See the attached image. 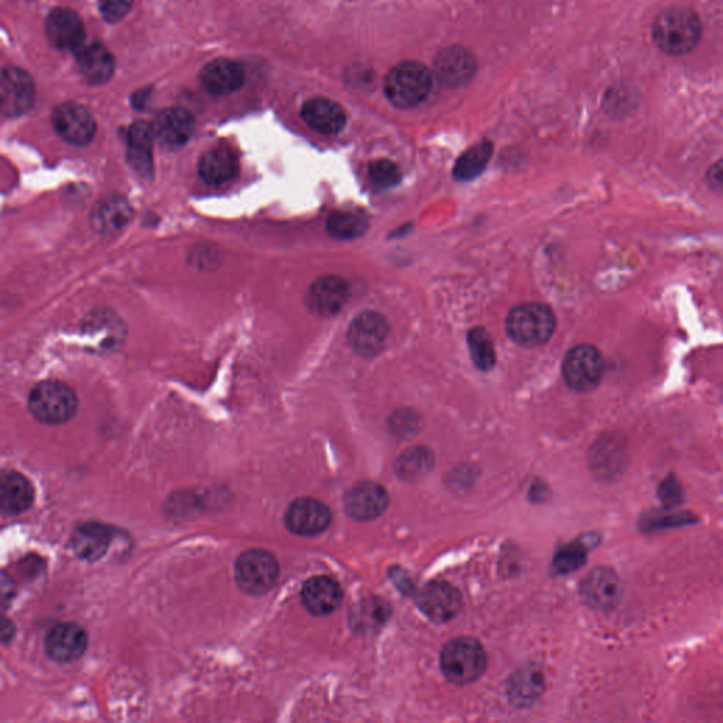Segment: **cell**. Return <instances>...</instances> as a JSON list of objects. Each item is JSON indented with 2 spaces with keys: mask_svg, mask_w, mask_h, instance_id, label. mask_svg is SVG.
I'll use <instances>...</instances> for the list:
<instances>
[{
  "mask_svg": "<svg viewBox=\"0 0 723 723\" xmlns=\"http://www.w3.org/2000/svg\"><path fill=\"white\" fill-rule=\"evenodd\" d=\"M154 136L153 125L146 122H136L130 126L128 132L129 161L136 171L150 174L152 171V150Z\"/></svg>",
  "mask_w": 723,
  "mask_h": 723,
  "instance_id": "obj_29",
  "label": "cell"
},
{
  "mask_svg": "<svg viewBox=\"0 0 723 723\" xmlns=\"http://www.w3.org/2000/svg\"><path fill=\"white\" fill-rule=\"evenodd\" d=\"M707 183L712 191L723 194V159L716 161L714 166L708 170Z\"/></svg>",
  "mask_w": 723,
  "mask_h": 723,
  "instance_id": "obj_39",
  "label": "cell"
},
{
  "mask_svg": "<svg viewBox=\"0 0 723 723\" xmlns=\"http://www.w3.org/2000/svg\"><path fill=\"white\" fill-rule=\"evenodd\" d=\"M201 80L211 94L224 97L242 87L243 81H245V70L236 61L219 58V60L205 65L201 73Z\"/></svg>",
  "mask_w": 723,
  "mask_h": 723,
  "instance_id": "obj_22",
  "label": "cell"
},
{
  "mask_svg": "<svg viewBox=\"0 0 723 723\" xmlns=\"http://www.w3.org/2000/svg\"><path fill=\"white\" fill-rule=\"evenodd\" d=\"M236 582L246 594L259 596L266 594L279 577V563L273 554L265 550H249L236 560Z\"/></svg>",
  "mask_w": 723,
  "mask_h": 723,
  "instance_id": "obj_6",
  "label": "cell"
},
{
  "mask_svg": "<svg viewBox=\"0 0 723 723\" xmlns=\"http://www.w3.org/2000/svg\"><path fill=\"white\" fill-rule=\"evenodd\" d=\"M132 0H101L102 15L108 22H119L128 15Z\"/></svg>",
  "mask_w": 723,
  "mask_h": 723,
  "instance_id": "obj_38",
  "label": "cell"
},
{
  "mask_svg": "<svg viewBox=\"0 0 723 723\" xmlns=\"http://www.w3.org/2000/svg\"><path fill=\"white\" fill-rule=\"evenodd\" d=\"M389 616V609L382 601H366L359 606L358 611L355 609L356 626L363 629L370 627H378L380 623L385 622Z\"/></svg>",
  "mask_w": 723,
  "mask_h": 723,
  "instance_id": "obj_34",
  "label": "cell"
},
{
  "mask_svg": "<svg viewBox=\"0 0 723 723\" xmlns=\"http://www.w3.org/2000/svg\"><path fill=\"white\" fill-rule=\"evenodd\" d=\"M493 153V146L488 140L472 146L457 160L454 167V177L459 181H472L481 176L488 166Z\"/></svg>",
  "mask_w": 723,
  "mask_h": 723,
  "instance_id": "obj_30",
  "label": "cell"
},
{
  "mask_svg": "<svg viewBox=\"0 0 723 723\" xmlns=\"http://www.w3.org/2000/svg\"><path fill=\"white\" fill-rule=\"evenodd\" d=\"M581 595L585 603L595 611H611L620 598L618 574L611 568H595L582 581Z\"/></svg>",
  "mask_w": 723,
  "mask_h": 723,
  "instance_id": "obj_14",
  "label": "cell"
},
{
  "mask_svg": "<svg viewBox=\"0 0 723 723\" xmlns=\"http://www.w3.org/2000/svg\"><path fill=\"white\" fill-rule=\"evenodd\" d=\"M442 673L455 684L478 680L486 668V653L482 644L469 637L452 640L441 654Z\"/></svg>",
  "mask_w": 723,
  "mask_h": 723,
  "instance_id": "obj_5",
  "label": "cell"
},
{
  "mask_svg": "<svg viewBox=\"0 0 723 723\" xmlns=\"http://www.w3.org/2000/svg\"><path fill=\"white\" fill-rule=\"evenodd\" d=\"M78 63L81 73L91 84H102L112 77L115 71V58L102 44L82 46L78 50Z\"/></svg>",
  "mask_w": 723,
  "mask_h": 723,
  "instance_id": "obj_28",
  "label": "cell"
},
{
  "mask_svg": "<svg viewBox=\"0 0 723 723\" xmlns=\"http://www.w3.org/2000/svg\"><path fill=\"white\" fill-rule=\"evenodd\" d=\"M421 611L434 622H447L461 609V594L447 582H431L418 595Z\"/></svg>",
  "mask_w": 723,
  "mask_h": 723,
  "instance_id": "obj_18",
  "label": "cell"
},
{
  "mask_svg": "<svg viewBox=\"0 0 723 723\" xmlns=\"http://www.w3.org/2000/svg\"><path fill=\"white\" fill-rule=\"evenodd\" d=\"M506 330L519 345L540 346L553 337L555 315L546 304H520L507 315Z\"/></svg>",
  "mask_w": 723,
  "mask_h": 723,
  "instance_id": "obj_3",
  "label": "cell"
},
{
  "mask_svg": "<svg viewBox=\"0 0 723 723\" xmlns=\"http://www.w3.org/2000/svg\"><path fill=\"white\" fill-rule=\"evenodd\" d=\"M154 136L167 149L183 147L194 133V118L183 108L166 109L153 123Z\"/></svg>",
  "mask_w": 723,
  "mask_h": 723,
  "instance_id": "obj_20",
  "label": "cell"
},
{
  "mask_svg": "<svg viewBox=\"0 0 723 723\" xmlns=\"http://www.w3.org/2000/svg\"><path fill=\"white\" fill-rule=\"evenodd\" d=\"M629 450L618 435H608L596 442L591 452V466L601 481L612 482L625 474L629 466Z\"/></svg>",
  "mask_w": 723,
  "mask_h": 723,
  "instance_id": "obj_11",
  "label": "cell"
},
{
  "mask_svg": "<svg viewBox=\"0 0 723 723\" xmlns=\"http://www.w3.org/2000/svg\"><path fill=\"white\" fill-rule=\"evenodd\" d=\"M13 582L10 581L8 578V575L3 574L2 578V598H3V605L6 606V603L12 599L13 596Z\"/></svg>",
  "mask_w": 723,
  "mask_h": 723,
  "instance_id": "obj_41",
  "label": "cell"
},
{
  "mask_svg": "<svg viewBox=\"0 0 723 723\" xmlns=\"http://www.w3.org/2000/svg\"><path fill=\"white\" fill-rule=\"evenodd\" d=\"M433 88V74L417 61L397 64L386 75L385 94L397 108H413L424 101Z\"/></svg>",
  "mask_w": 723,
  "mask_h": 723,
  "instance_id": "obj_2",
  "label": "cell"
},
{
  "mask_svg": "<svg viewBox=\"0 0 723 723\" xmlns=\"http://www.w3.org/2000/svg\"><path fill=\"white\" fill-rule=\"evenodd\" d=\"M328 232L341 241L359 238L369 229L365 214L356 211H337L328 218Z\"/></svg>",
  "mask_w": 723,
  "mask_h": 723,
  "instance_id": "obj_31",
  "label": "cell"
},
{
  "mask_svg": "<svg viewBox=\"0 0 723 723\" xmlns=\"http://www.w3.org/2000/svg\"><path fill=\"white\" fill-rule=\"evenodd\" d=\"M34 84L26 71L16 67L3 70L0 81V102L6 116L23 115L34 104Z\"/></svg>",
  "mask_w": 723,
  "mask_h": 723,
  "instance_id": "obj_10",
  "label": "cell"
},
{
  "mask_svg": "<svg viewBox=\"0 0 723 723\" xmlns=\"http://www.w3.org/2000/svg\"><path fill=\"white\" fill-rule=\"evenodd\" d=\"M430 468L431 455L427 451L421 450V448L407 451L399 461L400 474L409 476L411 479L426 474Z\"/></svg>",
  "mask_w": 723,
  "mask_h": 723,
  "instance_id": "obj_35",
  "label": "cell"
},
{
  "mask_svg": "<svg viewBox=\"0 0 723 723\" xmlns=\"http://www.w3.org/2000/svg\"><path fill=\"white\" fill-rule=\"evenodd\" d=\"M133 218L129 201L119 195L102 198L92 211L91 221L95 231L112 235L121 232Z\"/></svg>",
  "mask_w": 723,
  "mask_h": 723,
  "instance_id": "obj_23",
  "label": "cell"
},
{
  "mask_svg": "<svg viewBox=\"0 0 723 723\" xmlns=\"http://www.w3.org/2000/svg\"><path fill=\"white\" fill-rule=\"evenodd\" d=\"M688 519H690V516L688 515H671L657 517V519L654 517V519L647 520V523H650L651 529H654V527L680 526V524L690 522Z\"/></svg>",
  "mask_w": 723,
  "mask_h": 723,
  "instance_id": "obj_40",
  "label": "cell"
},
{
  "mask_svg": "<svg viewBox=\"0 0 723 723\" xmlns=\"http://www.w3.org/2000/svg\"><path fill=\"white\" fill-rule=\"evenodd\" d=\"M304 606L315 616L330 615L342 602V589L335 579L314 577L308 579L301 592Z\"/></svg>",
  "mask_w": 723,
  "mask_h": 723,
  "instance_id": "obj_21",
  "label": "cell"
},
{
  "mask_svg": "<svg viewBox=\"0 0 723 723\" xmlns=\"http://www.w3.org/2000/svg\"><path fill=\"white\" fill-rule=\"evenodd\" d=\"M349 298V286L342 277L324 276L308 289L307 306L314 314L331 317L344 308Z\"/></svg>",
  "mask_w": 723,
  "mask_h": 723,
  "instance_id": "obj_15",
  "label": "cell"
},
{
  "mask_svg": "<svg viewBox=\"0 0 723 723\" xmlns=\"http://www.w3.org/2000/svg\"><path fill=\"white\" fill-rule=\"evenodd\" d=\"M434 71L444 87H464L474 77L476 61L464 47H448L435 58Z\"/></svg>",
  "mask_w": 723,
  "mask_h": 723,
  "instance_id": "obj_13",
  "label": "cell"
},
{
  "mask_svg": "<svg viewBox=\"0 0 723 723\" xmlns=\"http://www.w3.org/2000/svg\"><path fill=\"white\" fill-rule=\"evenodd\" d=\"M77 409V394L63 382L47 380L34 386L30 392V413L41 423L50 426L67 423L77 413Z\"/></svg>",
  "mask_w": 723,
  "mask_h": 723,
  "instance_id": "obj_4",
  "label": "cell"
},
{
  "mask_svg": "<svg viewBox=\"0 0 723 723\" xmlns=\"http://www.w3.org/2000/svg\"><path fill=\"white\" fill-rule=\"evenodd\" d=\"M469 351L476 368L491 370L496 363L495 345L491 337L483 328H474L468 334Z\"/></svg>",
  "mask_w": 723,
  "mask_h": 723,
  "instance_id": "obj_32",
  "label": "cell"
},
{
  "mask_svg": "<svg viewBox=\"0 0 723 723\" xmlns=\"http://www.w3.org/2000/svg\"><path fill=\"white\" fill-rule=\"evenodd\" d=\"M13 636H15V626H13V623L10 622L9 619H3L2 623V640L3 643H8L10 639H13Z\"/></svg>",
  "mask_w": 723,
  "mask_h": 723,
  "instance_id": "obj_42",
  "label": "cell"
},
{
  "mask_svg": "<svg viewBox=\"0 0 723 723\" xmlns=\"http://www.w3.org/2000/svg\"><path fill=\"white\" fill-rule=\"evenodd\" d=\"M389 505V496L380 485L363 482L354 486L345 498L348 515L356 520H373L382 515Z\"/></svg>",
  "mask_w": 723,
  "mask_h": 723,
  "instance_id": "obj_19",
  "label": "cell"
},
{
  "mask_svg": "<svg viewBox=\"0 0 723 723\" xmlns=\"http://www.w3.org/2000/svg\"><path fill=\"white\" fill-rule=\"evenodd\" d=\"M370 180L379 187H394L402 180V173L393 161L380 159L370 163Z\"/></svg>",
  "mask_w": 723,
  "mask_h": 723,
  "instance_id": "obj_36",
  "label": "cell"
},
{
  "mask_svg": "<svg viewBox=\"0 0 723 723\" xmlns=\"http://www.w3.org/2000/svg\"><path fill=\"white\" fill-rule=\"evenodd\" d=\"M111 544V533L99 523H85L74 531L71 548L81 560L94 563L101 560Z\"/></svg>",
  "mask_w": 723,
  "mask_h": 723,
  "instance_id": "obj_25",
  "label": "cell"
},
{
  "mask_svg": "<svg viewBox=\"0 0 723 723\" xmlns=\"http://www.w3.org/2000/svg\"><path fill=\"white\" fill-rule=\"evenodd\" d=\"M0 505L6 515H19L32 506L34 491L32 483L19 472L5 471L0 486Z\"/></svg>",
  "mask_w": 723,
  "mask_h": 723,
  "instance_id": "obj_27",
  "label": "cell"
},
{
  "mask_svg": "<svg viewBox=\"0 0 723 723\" xmlns=\"http://www.w3.org/2000/svg\"><path fill=\"white\" fill-rule=\"evenodd\" d=\"M307 125L322 135H337L344 129L346 115L344 109L330 99L314 98L307 101L301 109Z\"/></svg>",
  "mask_w": 723,
  "mask_h": 723,
  "instance_id": "obj_24",
  "label": "cell"
},
{
  "mask_svg": "<svg viewBox=\"0 0 723 723\" xmlns=\"http://www.w3.org/2000/svg\"><path fill=\"white\" fill-rule=\"evenodd\" d=\"M330 509L320 500L301 498L291 503L286 513V524L298 536H317L330 527Z\"/></svg>",
  "mask_w": 723,
  "mask_h": 723,
  "instance_id": "obj_12",
  "label": "cell"
},
{
  "mask_svg": "<svg viewBox=\"0 0 723 723\" xmlns=\"http://www.w3.org/2000/svg\"><path fill=\"white\" fill-rule=\"evenodd\" d=\"M239 161L229 147L209 150L198 163V173L205 183L221 185L231 181L238 174Z\"/></svg>",
  "mask_w": 723,
  "mask_h": 723,
  "instance_id": "obj_26",
  "label": "cell"
},
{
  "mask_svg": "<svg viewBox=\"0 0 723 723\" xmlns=\"http://www.w3.org/2000/svg\"><path fill=\"white\" fill-rule=\"evenodd\" d=\"M702 36L701 20L694 10L670 8L654 20L653 40L671 56H683L698 46Z\"/></svg>",
  "mask_w": 723,
  "mask_h": 723,
  "instance_id": "obj_1",
  "label": "cell"
},
{
  "mask_svg": "<svg viewBox=\"0 0 723 723\" xmlns=\"http://www.w3.org/2000/svg\"><path fill=\"white\" fill-rule=\"evenodd\" d=\"M389 334V324L382 315L365 311L352 321L348 330V341L356 354L372 358L385 348Z\"/></svg>",
  "mask_w": 723,
  "mask_h": 723,
  "instance_id": "obj_8",
  "label": "cell"
},
{
  "mask_svg": "<svg viewBox=\"0 0 723 723\" xmlns=\"http://www.w3.org/2000/svg\"><path fill=\"white\" fill-rule=\"evenodd\" d=\"M605 375V359L592 345H578L565 355L563 376L567 385L579 393L596 389Z\"/></svg>",
  "mask_w": 723,
  "mask_h": 723,
  "instance_id": "obj_7",
  "label": "cell"
},
{
  "mask_svg": "<svg viewBox=\"0 0 723 723\" xmlns=\"http://www.w3.org/2000/svg\"><path fill=\"white\" fill-rule=\"evenodd\" d=\"M659 498L666 509H674L684 502V491L674 476H668L660 483Z\"/></svg>",
  "mask_w": 723,
  "mask_h": 723,
  "instance_id": "obj_37",
  "label": "cell"
},
{
  "mask_svg": "<svg viewBox=\"0 0 723 723\" xmlns=\"http://www.w3.org/2000/svg\"><path fill=\"white\" fill-rule=\"evenodd\" d=\"M53 125L58 135L75 146H87L94 139L97 123L87 108L74 102L57 106Z\"/></svg>",
  "mask_w": 723,
  "mask_h": 723,
  "instance_id": "obj_9",
  "label": "cell"
},
{
  "mask_svg": "<svg viewBox=\"0 0 723 723\" xmlns=\"http://www.w3.org/2000/svg\"><path fill=\"white\" fill-rule=\"evenodd\" d=\"M587 561V547L582 543H572L558 551L554 558L555 571L560 574H571L582 567Z\"/></svg>",
  "mask_w": 723,
  "mask_h": 723,
  "instance_id": "obj_33",
  "label": "cell"
},
{
  "mask_svg": "<svg viewBox=\"0 0 723 723\" xmlns=\"http://www.w3.org/2000/svg\"><path fill=\"white\" fill-rule=\"evenodd\" d=\"M46 34L58 50H80L84 46L85 27L74 10L54 9L47 17Z\"/></svg>",
  "mask_w": 723,
  "mask_h": 723,
  "instance_id": "obj_16",
  "label": "cell"
},
{
  "mask_svg": "<svg viewBox=\"0 0 723 723\" xmlns=\"http://www.w3.org/2000/svg\"><path fill=\"white\" fill-rule=\"evenodd\" d=\"M88 647V636L75 623H61L50 630L46 637V651L58 663H73L81 659Z\"/></svg>",
  "mask_w": 723,
  "mask_h": 723,
  "instance_id": "obj_17",
  "label": "cell"
}]
</instances>
